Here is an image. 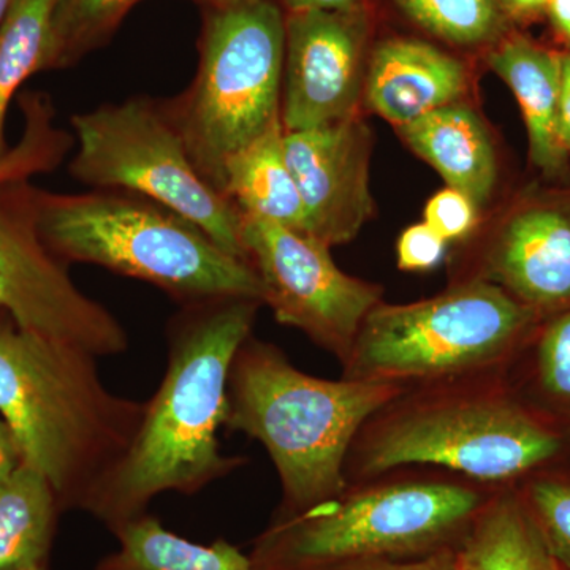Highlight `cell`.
I'll use <instances>...</instances> for the list:
<instances>
[{
    "label": "cell",
    "mask_w": 570,
    "mask_h": 570,
    "mask_svg": "<svg viewBox=\"0 0 570 570\" xmlns=\"http://www.w3.org/2000/svg\"><path fill=\"white\" fill-rule=\"evenodd\" d=\"M262 302L243 296L179 306L168 321L167 370L126 453L99 480L81 512L112 535L148 513L164 493L195 497L247 464L225 455L228 374L253 335Z\"/></svg>",
    "instance_id": "1"
},
{
    "label": "cell",
    "mask_w": 570,
    "mask_h": 570,
    "mask_svg": "<svg viewBox=\"0 0 570 570\" xmlns=\"http://www.w3.org/2000/svg\"><path fill=\"white\" fill-rule=\"evenodd\" d=\"M569 461L570 433L531 411L504 374H485L404 389L366 420L344 474L351 483L423 466L517 489Z\"/></svg>",
    "instance_id": "2"
},
{
    "label": "cell",
    "mask_w": 570,
    "mask_h": 570,
    "mask_svg": "<svg viewBox=\"0 0 570 570\" xmlns=\"http://www.w3.org/2000/svg\"><path fill=\"white\" fill-rule=\"evenodd\" d=\"M142 415L145 401L107 389L97 356L26 332L0 311V417L62 512H81L132 444Z\"/></svg>",
    "instance_id": "3"
},
{
    "label": "cell",
    "mask_w": 570,
    "mask_h": 570,
    "mask_svg": "<svg viewBox=\"0 0 570 570\" xmlns=\"http://www.w3.org/2000/svg\"><path fill=\"white\" fill-rule=\"evenodd\" d=\"M498 490L442 469H395L347 483L306 512L273 517L249 558L255 570H332L426 557L460 547Z\"/></svg>",
    "instance_id": "4"
},
{
    "label": "cell",
    "mask_w": 570,
    "mask_h": 570,
    "mask_svg": "<svg viewBox=\"0 0 570 570\" xmlns=\"http://www.w3.org/2000/svg\"><path fill=\"white\" fill-rule=\"evenodd\" d=\"M404 389L311 376L275 344L250 335L232 362L224 428L261 442L283 493L275 515H296L346 489L356 434Z\"/></svg>",
    "instance_id": "5"
},
{
    "label": "cell",
    "mask_w": 570,
    "mask_h": 570,
    "mask_svg": "<svg viewBox=\"0 0 570 570\" xmlns=\"http://www.w3.org/2000/svg\"><path fill=\"white\" fill-rule=\"evenodd\" d=\"M45 245L63 264H91L151 284L179 306L224 296L262 302L253 266L165 206L127 193L37 190Z\"/></svg>",
    "instance_id": "6"
},
{
    "label": "cell",
    "mask_w": 570,
    "mask_h": 570,
    "mask_svg": "<svg viewBox=\"0 0 570 570\" xmlns=\"http://www.w3.org/2000/svg\"><path fill=\"white\" fill-rule=\"evenodd\" d=\"M206 3L194 81L160 105L198 174L220 193L228 157L283 122L285 14L273 0Z\"/></svg>",
    "instance_id": "7"
},
{
    "label": "cell",
    "mask_w": 570,
    "mask_h": 570,
    "mask_svg": "<svg viewBox=\"0 0 570 570\" xmlns=\"http://www.w3.org/2000/svg\"><path fill=\"white\" fill-rule=\"evenodd\" d=\"M540 318L483 279H459L406 305L381 302L363 322L343 377L415 387L504 374Z\"/></svg>",
    "instance_id": "8"
},
{
    "label": "cell",
    "mask_w": 570,
    "mask_h": 570,
    "mask_svg": "<svg viewBox=\"0 0 570 570\" xmlns=\"http://www.w3.org/2000/svg\"><path fill=\"white\" fill-rule=\"evenodd\" d=\"M70 124L77 142L69 165L75 181L149 198L247 262L242 214L198 174L160 100L140 96L105 104L71 116Z\"/></svg>",
    "instance_id": "9"
},
{
    "label": "cell",
    "mask_w": 570,
    "mask_h": 570,
    "mask_svg": "<svg viewBox=\"0 0 570 570\" xmlns=\"http://www.w3.org/2000/svg\"><path fill=\"white\" fill-rule=\"evenodd\" d=\"M31 181L0 183V311L26 332L97 358L130 348L126 326L73 283L69 265L45 245Z\"/></svg>",
    "instance_id": "10"
},
{
    "label": "cell",
    "mask_w": 570,
    "mask_h": 570,
    "mask_svg": "<svg viewBox=\"0 0 570 570\" xmlns=\"http://www.w3.org/2000/svg\"><path fill=\"white\" fill-rule=\"evenodd\" d=\"M247 264L262 285V305L343 366L363 322L382 302L381 285L344 273L328 247L283 225L242 216Z\"/></svg>",
    "instance_id": "11"
},
{
    "label": "cell",
    "mask_w": 570,
    "mask_h": 570,
    "mask_svg": "<svg viewBox=\"0 0 570 570\" xmlns=\"http://www.w3.org/2000/svg\"><path fill=\"white\" fill-rule=\"evenodd\" d=\"M367 39L366 7L285 14L281 102L285 132L314 129L355 116L365 89Z\"/></svg>",
    "instance_id": "12"
},
{
    "label": "cell",
    "mask_w": 570,
    "mask_h": 570,
    "mask_svg": "<svg viewBox=\"0 0 570 570\" xmlns=\"http://www.w3.org/2000/svg\"><path fill=\"white\" fill-rule=\"evenodd\" d=\"M284 149L305 205L306 234L328 247L355 239L374 209L366 124L351 116L285 132Z\"/></svg>",
    "instance_id": "13"
},
{
    "label": "cell",
    "mask_w": 570,
    "mask_h": 570,
    "mask_svg": "<svg viewBox=\"0 0 570 570\" xmlns=\"http://www.w3.org/2000/svg\"><path fill=\"white\" fill-rule=\"evenodd\" d=\"M540 317L570 307V200L528 202L490 235L472 272Z\"/></svg>",
    "instance_id": "14"
},
{
    "label": "cell",
    "mask_w": 570,
    "mask_h": 570,
    "mask_svg": "<svg viewBox=\"0 0 570 570\" xmlns=\"http://www.w3.org/2000/svg\"><path fill=\"white\" fill-rule=\"evenodd\" d=\"M463 63L422 40L392 39L374 48L367 62L366 107L397 127L459 102L466 91Z\"/></svg>",
    "instance_id": "15"
},
{
    "label": "cell",
    "mask_w": 570,
    "mask_h": 570,
    "mask_svg": "<svg viewBox=\"0 0 570 570\" xmlns=\"http://www.w3.org/2000/svg\"><path fill=\"white\" fill-rule=\"evenodd\" d=\"M409 148L430 164L450 189L475 206L489 204L498 179L497 153L482 119L455 102L400 127Z\"/></svg>",
    "instance_id": "16"
},
{
    "label": "cell",
    "mask_w": 570,
    "mask_h": 570,
    "mask_svg": "<svg viewBox=\"0 0 570 570\" xmlns=\"http://www.w3.org/2000/svg\"><path fill=\"white\" fill-rule=\"evenodd\" d=\"M561 56L524 36L504 37L489 55L491 69L519 100L531 163L547 176L560 175L568 164L558 146Z\"/></svg>",
    "instance_id": "17"
},
{
    "label": "cell",
    "mask_w": 570,
    "mask_h": 570,
    "mask_svg": "<svg viewBox=\"0 0 570 570\" xmlns=\"http://www.w3.org/2000/svg\"><path fill=\"white\" fill-rule=\"evenodd\" d=\"M284 134L283 122L276 124L228 157L219 190L242 216L306 234V209L285 157Z\"/></svg>",
    "instance_id": "18"
},
{
    "label": "cell",
    "mask_w": 570,
    "mask_h": 570,
    "mask_svg": "<svg viewBox=\"0 0 570 570\" xmlns=\"http://www.w3.org/2000/svg\"><path fill=\"white\" fill-rule=\"evenodd\" d=\"M460 553L466 570H561L515 487L490 498Z\"/></svg>",
    "instance_id": "19"
},
{
    "label": "cell",
    "mask_w": 570,
    "mask_h": 570,
    "mask_svg": "<svg viewBox=\"0 0 570 570\" xmlns=\"http://www.w3.org/2000/svg\"><path fill=\"white\" fill-rule=\"evenodd\" d=\"M504 376L531 411L570 433V307L540 318Z\"/></svg>",
    "instance_id": "20"
},
{
    "label": "cell",
    "mask_w": 570,
    "mask_h": 570,
    "mask_svg": "<svg viewBox=\"0 0 570 570\" xmlns=\"http://www.w3.org/2000/svg\"><path fill=\"white\" fill-rule=\"evenodd\" d=\"M61 513L51 483L22 463L0 485V570L48 566Z\"/></svg>",
    "instance_id": "21"
},
{
    "label": "cell",
    "mask_w": 570,
    "mask_h": 570,
    "mask_svg": "<svg viewBox=\"0 0 570 570\" xmlns=\"http://www.w3.org/2000/svg\"><path fill=\"white\" fill-rule=\"evenodd\" d=\"M115 538L118 549L94 570H255L249 554L234 543L224 539L193 542L167 530L149 513L130 521Z\"/></svg>",
    "instance_id": "22"
},
{
    "label": "cell",
    "mask_w": 570,
    "mask_h": 570,
    "mask_svg": "<svg viewBox=\"0 0 570 570\" xmlns=\"http://www.w3.org/2000/svg\"><path fill=\"white\" fill-rule=\"evenodd\" d=\"M55 0H17L0 24V157L10 146L6 119L11 100L24 82L50 70Z\"/></svg>",
    "instance_id": "23"
},
{
    "label": "cell",
    "mask_w": 570,
    "mask_h": 570,
    "mask_svg": "<svg viewBox=\"0 0 570 570\" xmlns=\"http://www.w3.org/2000/svg\"><path fill=\"white\" fill-rule=\"evenodd\" d=\"M141 0H55L50 70L67 69L111 40Z\"/></svg>",
    "instance_id": "24"
},
{
    "label": "cell",
    "mask_w": 570,
    "mask_h": 570,
    "mask_svg": "<svg viewBox=\"0 0 570 570\" xmlns=\"http://www.w3.org/2000/svg\"><path fill=\"white\" fill-rule=\"evenodd\" d=\"M24 127L17 145L0 157V183L29 181L61 165L75 138L55 124V107L43 92H24L20 97Z\"/></svg>",
    "instance_id": "25"
},
{
    "label": "cell",
    "mask_w": 570,
    "mask_h": 570,
    "mask_svg": "<svg viewBox=\"0 0 570 570\" xmlns=\"http://www.w3.org/2000/svg\"><path fill=\"white\" fill-rule=\"evenodd\" d=\"M420 28L453 45H489L504 39L508 14L499 0H395Z\"/></svg>",
    "instance_id": "26"
},
{
    "label": "cell",
    "mask_w": 570,
    "mask_h": 570,
    "mask_svg": "<svg viewBox=\"0 0 570 570\" xmlns=\"http://www.w3.org/2000/svg\"><path fill=\"white\" fill-rule=\"evenodd\" d=\"M517 489L554 561L570 570V475L547 472Z\"/></svg>",
    "instance_id": "27"
},
{
    "label": "cell",
    "mask_w": 570,
    "mask_h": 570,
    "mask_svg": "<svg viewBox=\"0 0 570 570\" xmlns=\"http://www.w3.org/2000/svg\"><path fill=\"white\" fill-rule=\"evenodd\" d=\"M423 217V223L449 243L471 234L475 225V205L468 195L448 187L430 198Z\"/></svg>",
    "instance_id": "28"
},
{
    "label": "cell",
    "mask_w": 570,
    "mask_h": 570,
    "mask_svg": "<svg viewBox=\"0 0 570 570\" xmlns=\"http://www.w3.org/2000/svg\"><path fill=\"white\" fill-rule=\"evenodd\" d=\"M448 242L425 223L414 224L401 234L396 245L397 266L403 272H430L444 261Z\"/></svg>",
    "instance_id": "29"
},
{
    "label": "cell",
    "mask_w": 570,
    "mask_h": 570,
    "mask_svg": "<svg viewBox=\"0 0 570 570\" xmlns=\"http://www.w3.org/2000/svg\"><path fill=\"white\" fill-rule=\"evenodd\" d=\"M332 570H466L461 560L460 547L439 550L426 557L400 561H367L341 566Z\"/></svg>",
    "instance_id": "30"
},
{
    "label": "cell",
    "mask_w": 570,
    "mask_h": 570,
    "mask_svg": "<svg viewBox=\"0 0 570 570\" xmlns=\"http://www.w3.org/2000/svg\"><path fill=\"white\" fill-rule=\"evenodd\" d=\"M558 146L568 163L570 156V52L561 56L560 104H558Z\"/></svg>",
    "instance_id": "31"
},
{
    "label": "cell",
    "mask_w": 570,
    "mask_h": 570,
    "mask_svg": "<svg viewBox=\"0 0 570 570\" xmlns=\"http://www.w3.org/2000/svg\"><path fill=\"white\" fill-rule=\"evenodd\" d=\"M22 464L21 450L6 420L0 417V485Z\"/></svg>",
    "instance_id": "32"
},
{
    "label": "cell",
    "mask_w": 570,
    "mask_h": 570,
    "mask_svg": "<svg viewBox=\"0 0 570 570\" xmlns=\"http://www.w3.org/2000/svg\"><path fill=\"white\" fill-rule=\"evenodd\" d=\"M287 13L292 11H347L365 7V0H283Z\"/></svg>",
    "instance_id": "33"
},
{
    "label": "cell",
    "mask_w": 570,
    "mask_h": 570,
    "mask_svg": "<svg viewBox=\"0 0 570 570\" xmlns=\"http://www.w3.org/2000/svg\"><path fill=\"white\" fill-rule=\"evenodd\" d=\"M546 11L549 13L554 31L570 45V0H550Z\"/></svg>",
    "instance_id": "34"
},
{
    "label": "cell",
    "mask_w": 570,
    "mask_h": 570,
    "mask_svg": "<svg viewBox=\"0 0 570 570\" xmlns=\"http://www.w3.org/2000/svg\"><path fill=\"white\" fill-rule=\"evenodd\" d=\"M550 0H499L508 17H532L547 10Z\"/></svg>",
    "instance_id": "35"
},
{
    "label": "cell",
    "mask_w": 570,
    "mask_h": 570,
    "mask_svg": "<svg viewBox=\"0 0 570 570\" xmlns=\"http://www.w3.org/2000/svg\"><path fill=\"white\" fill-rule=\"evenodd\" d=\"M17 0H0V24L6 20L7 14Z\"/></svg>",
    "instance_id": "36"
},
{
    "label": "cell",
    "mask_w": 570,
    "mask_h": 570,
    "mask_svg": "<svg viewBox=\"0 0 570 570\" xmlns=\"http://www.w3.org/2000/svg\"><path fill=\"white\" fill-rule=\"evenodd\" d=\"M29 570H50V569H48V566H41V568L29 569Z\"/></svg>",
    "instance_id": "37"
},
{
    "label": "cell",
    "mask_w": 570,
    "mask_h": 570,
    "mask_svg": "<svg viewBox=\"0 0 570 570\" xmlns=\"http://www.w3.org/2000/svg\"><path fill=\"white\" fill-rule=\"evenodd\" d=\"M562 472H564V474L570 475V461H569L568 468H566V471H562Z\"/></svg>",
    "instance_id": "38"
},
{
    "label": "cell",
    "mask_w": 570,
    "mask_h": 570,
    "mask_svg": "<svg viewBox=\"0 0 570 570\" xmlns=\"http://www.w3.org/2000/svg\"><path fill=\"white\" fill-rule=\"evenodd\" d=\"M206 2H212V0H206Z\"/></svg>",
    "instance_id": "39"
}]
</instances>
